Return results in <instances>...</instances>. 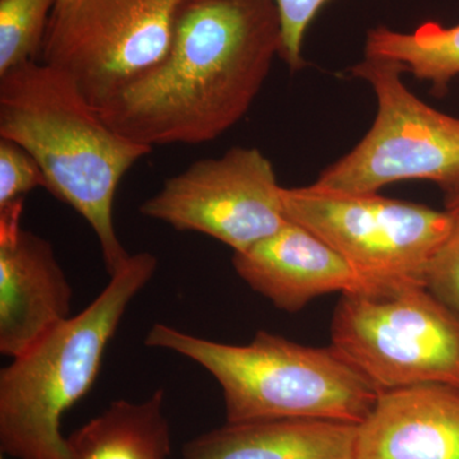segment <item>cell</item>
I'll return each mask as SVG.
<instances>
[{"instance_id": "cell-1", "label": "cell", "mask_w": 459, "mask_h": 459, "mask_svg": "<svg viewBox=\"0 0 459 459\" xmlns=\"http://www.w3.org/2000/svg\"><path fill=\"white\" fill-rule=\"evenodd\" d=\"M281 50L274 0H186L164 59L100 117L151 148L212 142L246 117Z\"/></svg>"}, {"instance_id": "cell-2", "label": "cell", "mask_w": 459, "mask_h": 459, "mask_svg": "<svg viewBox=\"0 0 459 459\" xmlns=\"http://www.w3.org/2000/svg\"><path fill=\"white\" fill-rule=\"evenodd\" d=\"M0 138L29 151L54 197L71 205L98 238L108 276L129 255L114 226L117 186L153 148L115 132L71 75L33 60L0 75Z\"/></svg>"}, {"instance_id": "cell-3", "label": "cell", "mask_w": 459, "mask_h": 459, "mask_svg": "<svg viewBox=\"0 0 459 459\" xmlns=\"http://www.w3.org/2000/svg\"><path fill=\"white\" fill-rule=\"evenodd\" d=\"M159 262L131 255L95 300L0 371V449L16 459H68L63 415L89 394L108 342Z\"/></svg>"}, {"instance_id": "cell-4", "label": "cell", "mask_w": 459, "mask_h": 459, "mask_svg": "<svg viewBox=\"0 0 459 459\" xmlns=\"http://www.w3.org/2000/svg\"><path fill=\"white\" fill-rule=\"evenodd\" d=\"M148 347L197 362L222 388L228 422L316 419L359 425L380 392L334 346L313 347L259 331L235 346L157 323Z\"/></svg>"}, {"instance_id": "cell-5", "label": "cell", "mask_w": 459, "mask_h": 459, "mask_svg": "<svg viewBox=\"0 0 459 459\" xmlns=\"http://www.w3.org/2000/svg\"><path fill=\"white\" fill-rule=\"evenodd\" d=\"M331 344L379 392L431 383L459 388V313L424 283H365L343 292Z\"/></svg>"}, {"instance_id": "cell-6", "label": "cell", "mask_w": 459, "mask_h": 459, "mask_svg": "<svg viewBox=\"0 0 459 459\" xmlns=\"http://www.w3.org/2000/svg\"><path fill=\"white\" fill-rule=\"evenodd\" d=\"M377 100L373 126L351 152L328 166L316 186L351 195H373L402 180L433 181L446 197L459 193V119L413 95L402 81L404 66L365 56L351 68Z\"/></svg>"}, {"instance_id": "cell-7", "label": "cell", "mask_w": 459, "mask_h": 459, "mask_svg": "<svg viewBox=\"0 0 459 459\" xmlns=\"http://www.w3.org/2000/svg\"><path fill=\"white\" fill-rule=\"evenodd\" d=\"M290 221L342 255L365 283H424L425 272L455 214L424 204L313 186L283 188Z\"/></svg>"}, {"instance_id": "cell-8", "label": "cell", "mask_w": 459, "mask_h": 459, "mask_svg": "<svg viewBox=\"0 0 459 459\" xmlns=\"http://www.w3.org/2000/svg\"><path fill=\"white\" fill-rule=\"evenodd\" d=\"M186 0H78L51 14L41 60L96 108L161 63Z\"/></svg>"}, {"instance_id": "cell-9", "label": "cell", "mask_w": 459, "mask_h": 459, "mask_svg": "<svg viewBox=\"0 0 459 459\" xmlns=\"http://www.w3.org/2000/svg\"><path fill=\"white\" fill-rule=\"evenodd\" d=\"M282 189L261 151L234 147L221 157L198 160L166 180L140 212L243 253L290 222Z\"/></svg>"}, {"instance_id": "cell-10", "label": "cell", "mask_w": 459, "mask_h": 459, "mask_svg": "<svg viewBox=\"0 0 459 459\" xmlns=\"http://www.w3.org/2000/svg\"><path fill=\"white\" fill-rule=\"evenodd\" d=\"M23 204L0 208V352L11 359L71 318L74 298L53 246L21 228Z\"/></svg>"}, {"instance_id": "cell-11", "label": "cell", "mask_w": 459, "mask_h": 459, "mask_svg": "<svg viewBox=\"0 0 459 459\" xmlns=\"http://www.w3.org/2000/svg\"><path fill=\"white\" fill-rule=\"evenodd\" d=\"M232 264L250 289L289 313L304 309L319 296L365 285L333 247L292 221L246 252L234 253Z\"/></svg>"}, {"instance_id": "cell-12", "label": "cell", "mask_w": 459, "mask_h": 459, "mask_svg": "<svg viewBox=\"0 0 459 459\" xmlns=\"http://www.w3.org/2000/svg\"><path fill=\"white\" fill-rule=\"evenodd\" d=\"M355 459H459V388L380 392L356 430Z\"/></svg>"}, {"instance_id": "cell-13", "label": "cell", "mask_w": 459, "mask_h": 459, "mask_svg": "<svg viewBox=\"0 0 459 459\" xmlns=\"http://www.w3.org/2000/svg\"><path fill=\"white\" fill-rule=\"evenodd\" d=\"M356 430L331 420L228 422L186 443L183 459H355Z\"/></svg>"}, {"instance_id": "cell-14", "label": "cell", "mask_w": 459, "mask_h": 459, "mask_svg": "<svg viewBox=\"0 0 459 459\" xmlns=\"http://www.w3.org/2000/svg\"><path fill=\"white\" fill-rule=\"evenodd\" d=\"M164 404L161 388L142 402L114 401L66 437L68 459H169L171 429Z\"/></svg>"}, {"instance_id": "cell-15", "label": "cell", "mask_w": 459, "mask_h": 459, "mask_svg": "<svg viewBox=\"0 0 459 459\" xmlns=\"http://www.w3.org/2000/svg\"><path fill=\"white\" fill-rule=\"evenodd\" d=\"M365 56L401 63L404 71L430 82L435 95H443L459 75V25L444 27L429 21L412 33L374 27L368 31Z\"/></svg>"}, {"instance_id": "cell-16", "label": "cell", "mask_w": 459, "mask_h": 459, "mask_svg": "<svg viewBox=\"0 0 459 459\" xmlns=\"http://www.w3.org/2000/svg\"><path fill=\"white\" fill-rule=\"evenodd\" d=\"M57 0H0V75L39 60Z\"/></svg>"}, {"instance_id": "cell-17", "label": "cell", "mask_w": 459, "mask_h": 459, "mask_svg": "<svg viewBox=\"0 0 459 459\" xmlns=\"http://www.w3.org/2000/svg\"><path fill=\"white\" fill-rule=\"evenodd\" d=\"M45 186L44 172L35 157L17 142L0 138V208L25 201L30 192Z\"/></svg>"}, {"instance_id": "cell-18", "label": "cell", "mask_w": 459, "mask_h": 459, "mask_svg": "<svg viewBox=\"0 0 459 459\" xmlns=\"http://www.w3.org/2000/svg\"><path fill=\"white\" fill-rule=\"evenodd\" d=\"M328 0H274L279 9L282 50L281 57L291 72L305 65L303 44L307 27Z\"/></svg>"}, {"instance_id": "cell-19", "label": "cell", "mask_w": 459, "mask_h": 459, "mask_svg": "<svg viewBox=\"0 0 459 459\" xmlns=\"http://www.w3.org/2000/svg\"><path fill=\"white\" fill-rule=\"evenodd\" d=\"M448 237L429 263L424 285L459 313V212Z\"/></svg>"}, {"instance_id": "cell-20", "label": "cell", "mask_w": 459, "mask_h": 459, "mask_svg": "<svg viewBox=\"0 0 459 459\" xmlns=\"http://www.w3.org/2000/svg\"><path fill=\"white\" fill-rule=\"evenodd\" d=\"M446 210L452 213L459 212V193L458 195H452V197L446 198Z\"/></svg>"}, {"instance_id": "cell-21", "label": "cell", "mask_w": 459, "mask_h": 459, "mask_svg": "<svg viewBox=\"0 0 459 459\" xmlns=\"http://www.w3.org/2000/svg\"><path fill=\"white\" fill-rule=\"evenodd\" d=\"M75 2H78V0H57L56 8H54V11H57V9H63L69 7V5L74 4Z\"/></svg>"}, {"instance_id": "cell-22", "label": "cell", "mask_w": 459, "mask_h": 459, "mask_svg": "<svg viewBox=\"0 0 459 459\" xmlns=\"http://www.w3.org/2000/svg\"><path fill=\"white\" fill-rule=\"evenodd\" d=\"M2 459H4V458H2Z\"/></svg>"}]
</instances>
